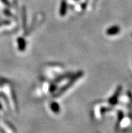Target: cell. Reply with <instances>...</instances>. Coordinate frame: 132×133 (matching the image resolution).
Returning <instances> with one entry per match:
<instances>
[{
    "label": "cell",
    "mask_w": 132,
    "mask_h": 133,
    "mask_svg": "<svg viewBox=\"0 0 132 133\" xmlns=\"http://www.w3.org/2000/svg\"><path fill=\"white\" fill-rule=\"evenodd\" d=\"M121 87H118L117 91H116L114 95L113 96L111 97V99H110V103L112 105H115L117 103V101H118V97H119V94L121 93Z\"/></svg>",
    "instance_id": "6da1fadb"
},
{
    "label": "cell",
    "mask_w": 132,
    "mask_h": 133,
    "mask_svg": "<svg viewBox=\"0 0 132 133\" xmlns=\"http://www.w3.org/2000/svg\"><path fill=\"white\" fill-rule=\"evenodd\" d=\"M119 31H120V28L117 26H113L108 29L107 33L108 35H116V34L118 33Z\"/></svg>",
    "instance_id": "7a4b0ae2"
}]
</instances>
